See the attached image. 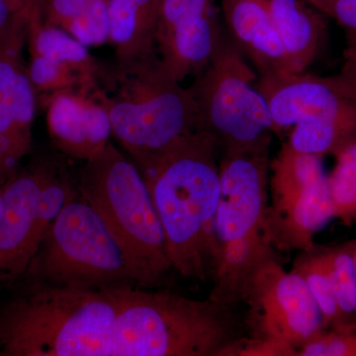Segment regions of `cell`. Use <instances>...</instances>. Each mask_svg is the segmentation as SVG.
Here are the masks:
<instances>
[{
    "instance_id": "1",
    "label": "cell",
    "mask_w": 356,
    "mask_h": 356,
    "mask_svg": "<svg viewBox=\"0 0 356 356\" xmlns=\"http://www.w3.org/2000/svg\"><path fill=\"white\" fill-rule=\"evenodd\" d=\"M219 153L207 134L196 131L134 163L151 194L173 270L201 282L213 280L219 262Z\"/></svg>"
},
{
    "instance_id": "2",
    "label": "cell",
    "mask_w": 356,
    "mask_h": 356,
    "mask_svg": "<svg viewBox=\"0 0 356 356\" xmlns=\"http://www.w3.org/2000/svg\"><path fill=\"white\" fill-rule=\"evenodd\" d=\"M121 288H11L0 303V356H110Z\"/></svg>"
},
{
    "instance_id": "3",
    "label": "cell",
    "mask_w": 356,
    "mask_h": 356,
    "mask_svg": "<svg viewBox=\"0 0 356 356\" xmlns=\"http://www.w3.org/2000/svg\"><path fill=\"white\" fill-rule=\"evenodd\" d=\"M234 307L166 290L120 289L110 356H229L245 339Z\"/></svg>"
},
{
    "instance_id": "4",
    "label": "cell",
    "mask_w": 356,
    "mask_h": 356,
    "mask_svg": "<svg viewBox=\"0 0 356 356\" xmlns=\"http://www.w3.org/2000/svg\"><path fill=\"white\" fill-rule=\"evenodd\" d=\"M269 147L221 154V194L215 221L219 262L209 297L235 308L248 281L275 259L269 235Z\"/></svg>"
},
{
    "instance_id": "5",
    "label": "cell",
    "mask_w": 356,
    "mask_h": 356,
    "mask_svg": "<svg viewBox=\"0 0 356 356\" xmlns=\"http://www.w3.org/2000/svg\"><path fill=\"white\" fill-rule=\"evenodd\" d=\"M180 83L158 54L130 63H102L95 92L108 112L112 135L135 163L198 131L193 95Z\"/></svg>"
},
{
    "instance_id": "6",
    "label": "cell",
    "mask_w": 356,
    "mask_h": 356,
    "mask_svg": "<svg viewBox=\"0 0 356 356\" xmlns=\"http://www.w3.org/2000/svg\"><path fill=\"white\" fill-rule=\"evenodd\" d=\"M77 191L125 255L138 285L165 284L172 268L163 228L139 168L112 143L86 161Z\"/></svg>"
},
{
    "instance_id": "7",
    "label": "cell",
    "mask_w": 356,
    "mask_h": 356,
    "mask_svg": "<svg viewBox=\"0 0 356 356\" xmlns=\"http://www.w3.org/2000/svg\"><path fill=\"white\" fill-rule=\"evenodd\" d=\"M33 284L104 289L137 286L138 283L104 222L76 195L47 229L38 250L14 286Z\"/></svg>"
},
{
    "instance_id": "8",
    "label": "cell",
    "mask_w": 356,
    "mask_h": 356,
    "mask_svg": "<svg viewBox=\"0 0 356 356\" xmlns=\"http://www.w3.org/2000/svg\"><path fill=\"white\" fill-rule=\"evenodd\" d=\"M252 64L225 35L219 49L191 86L198 111V131L220 153L270 146L273 121L257 88Z\"/></svg>"
},
{
    "instance_id": "9",
    "label": "cell",
    "mask_w": 356,
    "mask_h": 356,
    "mask_svg": "<svg viewBox=\"0 0 356 356\" xmlns=\"http://www.w3.org/2000/svg\"><path fill=\"white\" fill-rule=\"evenodd\" d=\"M242 301L248 305L245 325L250 339L286 346L296 356L301 344L325 330L305 281L295 271L285 270L277 257L255 271Z\"/></svg>"
},
{
    "instance_id": "10",
    "label": "cell",
    "mask_w": 356,
    "mask_h": 356,
    "mask_svg": "<svg viewBox=\"0 0 356 356\" xmlns=\"http://www.w3.org/2000/svg\"><path fill=\"white\" fill-rule=\"evenodd\" d=\"M269 235L275 250L310 252L314 236L334 216L329 175L322 161L286 159L269 177Z\"/></svg>"
},
{
    "instance_id": "11",
    "label": "cell",
    "mask_w": 356,
    "mask_h": 356,
    "mask_svg": "<svg viewBox=\"0 0 356 356\" xmlns=\"http://www.w3.org/2000/svg\"><path fill=\"white\" fill-rule=\"evenodd\" d=\"M257 88L266 99L276 135L301 122L356 112V88L341 74H257Z\"/></svg>"
},
{
    "instance_id": "12",
    "label": "cell",
    "mask_w": 356,
    "mask_h": 356,
    "mask_svg": "<svg viewBox=\"0 0 356 356\" xmlns=\"http://www.w3.org/2000/svg\"><path fill=\"white\" fill-rule=\"evenodd\" d=\"M43 156L33 158L2 185L0 217V291L10 290L22 277L44 235L38 210Z\"/></svg>"
},
{
    "instance_id": "13",
    "label": "cell",
    "mask_w": 356,
    "mask_h": 356,
    "mask_svg": "<svg viewBox=\"0 0 356 356\" xmlns=\"http://www.w3.org/2000/svg\"><path fill=\"white\" fill-rule=\"evenodd\" d=\"M95 86H76L47 95V124L51 142L70 158L88 161L110 142L108 112L96 95Z\"/></svg>"
},
{
    "instance_id": "14",
    "label": "cell",
    "mask_w": 356,
    "mask_h": 356,
    "mask_svg": "<svg viewBox=\"0 0 356 356\" xmlns=\"http://www.w3.org/2000/svg\"><path fill=\"white\" fill-rule=\"evenodd\" d=\"M229 38L257 74H292L266 0H221Z\"/></svg>"
},
{
    "instance_id": "15",
    "label": "cell",
    "mask_w": 356,
    "mask_h": 356,
    "mask_svg": "<svg viewBox=\"0 0 356 356\" xmlns=\"http://www.w3.org/2000/svg\"><path fill=\"white\" fill-rule=\"evenodd\" d=\"M224 36L216 14H209L156 36V54L170 76L181 83L210 64Z\"/></svg>"
},
{
    "instance_id": "16",
    "label": "cell",
    "mask_w": 356,
    "mask_h": 356,
    "mask_svg": "<svg viewBox=\"0 0 356 356\" xmlns=\"http://www.w3.org/2000/svg\"><path fill=\"white\" fill-rule=\"evenodd\" d=\"M274 28L292 74H301L317 58L325 22L324 14L306 0H266Z\"/></svg>"
},
{
    "instance_id": "17",
    "label": "cell",
    "mask_w": 356,
    "mask_h": 356,
    "mask_svg": "<svg viewBox=\"0 0 356 356\" xmlns=\"http://www.w3.org/2000/svg\"><path fill=\"white\" fill-rule=\"evenodd\" d=\"M161 0H111L109 43L115 62L130 63L156 55Z\"/></svg>"
},
{
    "instance_id": "18",
    "label": "cell",
    "mask_w": 356,
    "mask_h": 356,
    "mask_svg": "<svg viewBox=\"0 0 356 356\" xmlns=\"http://www.w3.org/2000/svg\"><path fill=\"white\" fill-rule=\"evenodd\" d=\"M111 0H43L39 17L69 33L86 47L109 43Z\"/></svg>"
},
{
    "instance_id": "19",
    "label": "cell",
    "mask_w": 356,
    "mask_h": 356,
    "mask_svg": "<svg viewBox=\"0 0 356 356\" xmlns=\"http://www.w3.org/2000/svg\"><path fill=\"white\" fill-rule=\"evenodd\" d=\"M27 13H16L0 33V184L6 181L7 139L11 126L14 89L24 65L23 49L27 44Z\"/></svg>"
},
{
    "instance_id": "20",
    "label": "cell",
    "mask_w": 356,
    "mask_h": 356,
    "mask_svg": "<svg viewBox=\"0 0 356 356\" xmlns=\"http://www.w3.org/2000/svg\"><path fill=\"white\" fill-rule=\"evenodd\" d=\"M27 44L30 56H40L69 65L89 81L96 83L102 63L88 47L56 26L46 24L36 11L27 13Z\"/></svg>"
},
{
    "instance_id": "21",
    "label": "cell",
    "mask_w": 356,
    "mask_h": 356,
    "mask_svg": "<svg viewBox=\"0 0 356 356\" xmlns=\"http://www.w3.org/2000/svg\"><path fill=\"white\" fill-rule=\"evenodd\" d=\"M356 132V112L301 122L288 131L287 144L298 153L323 158L334 154Z\"/></svg>"
},
{
    "instance_id": "22",
    "label": "cell",
    "mask_w": 356,
    "mask_h": 356,
    "mask_svg": "<svg viewBox=\"0 0 356 356\" xmlns=\"http://www.w3.org/2000/svg\"><path fill=\"white\" fill-rule=\"evenodd\" d=\"M36 103V91L23 65L14 89L11 126L7 139L6 181L19 170L22 159L31 153Z\"/></svg>"
},
{
    "instance_id": "23",
    "label": "cell",
    "mask_w": 356,
    "mask_h": 356,
    "mask_svg": "<svg viewBox=\"0 0 356 356\" xmlns=\"http://www.w3.org/2000/svg\"><path fill=\"white\" fill-rule=\"evenodd\" d=\"M292 270L305 281L321 312L325 329L331 327L332 330L356 331V327L344 318L337 304L324 250L317 252L313 248L310 252H302L295 261Z\"/></svg>"
},
{
    "instance_id": "24",
    "label": "cell",
    "mask_w": 356,
    "mask_h": 356,
    "mask_svg": "<svg viewBox=\"0 0 356 356\" xmlns=\"http://www.w3.org/2000/svg\"><path fill=\"white\" fill-rule=\"evenodd\" d=\"M334 156L337 163L329 175L334 216L351 225L356 222V132Z\"/></svg>"
},
{
    "instance_id": "25",
    "label": "cell",
    "mask_w": 356,
    "mask_h": 356,
    "mask_svg": "<svg viewBox=\"0 0 356 356\" xmlns=\"http://www.w3.org/2000/svg\"><path fill=\"white\" fill-rule=\"evenodd\" d=\"M324 254L339 309L356 327V274L350 245L324 250Z\"/></svg>"
},
{
    "instance_id": "26",
    "label": "cell",
    "mask_w": 356,
    "mask_h": 356,
    "mask_svg": "<svg viewBox=\"0 0 356 356\" xmlns=\"http://www.w3.org/2000/svg\"><path fill=\"white\" fill-rule=\"evenodd\" d=\"M33 88L38 95H50L76 86H95L69 65L40 56H30L26 67Z\"/></svg>"
},
{
    "instance_id": "27",
    "label": "cell",
    "mask_w": 356,
    "mask_h": 356,
    "mask_svg": "<svg viewBox=\"0 0 356 356\" xmlns=\"http://www.w3.org/2000/svg\"><path fill=\"white\" fill-rule=\"evenodd\" d=\"M212 13L214 0H161L156 36Z\"/></svg>"
},
{
    "instance_id": "28",
    "label": "cell",
    "mask_w": 356,
    "mask_h": 356,
    "mask_svg": "<svg viewBox=\"0 0 356 356\" xmlns=\"http://www.w3.org/2000/svg\"><path fill=\"white\" fill-rule=\"evenodd\" d=\"M297 356H356V332L324 330L301 344Z\"/></svg>"
},
{
    "instance_id": "29",
    "label": "cell",
    "mask_w": 356,
    "mask_h": 356,
    "mask_svg": "<svg viewBox=\"0 0 356 356\" xmlns=\"http://www.w3.org/2000/svg\"><path fill=\"white\" fill-rule=\"evenodd\" d=\"M346 31V39L356 35V0H306Z\"/></svg>"
},
{
    "instance_id": "30",
    "label": "cell",
    "mask_w": 356,
    "mask_h": 356,
    "mask_svg": "<svg viewBox=\"0 0 356 356\" xmlns=\"http://www.w3.org/2000/svg\"><path fill=\"white\" fill-rule=\"evenodd\" d=\"M343 56V67L339 74L356 88V56Z\"/></svg>"
},
{
    "instance_id": "31",
    "label": "cell",
    "mask_w": 356,
    "mask_h": 356,
    "mask_svg": "<svg viewBox=\"0 0 356 356\" xmlns=\"http://www.w3.org/2000/svg\"><path fill=\"white\" fill-rule=\"evenodd\" d=\"M16 13L24 11L26 13L38 11L43 0H8Z\"/></svg>"
},
{
    "instance_id": "32",
    "label": "cell",
    "mask_w": 356,
    "mask_h": 356,
    "mask_svg": "<svg viewBox=\"0 0 356 356\" xmlns=\"http://www.w3.org/2000/svg\"><path fill=\"white\" fill-rule=\"evenodd\" d=\"M15 13L16 11L14 10L8 0H0V33L8 24L9 21Z\"/></svg>"
},
{
    "instance_id": "33",
    "label": "cell",
    "mask_w": 356,
    "mask_h": 356,
    "mask_svg": "<svg viewBox=\"0 0 356 356\" xmlns=\"http://www.w3.org/2000/svg\"><path fill=\"white\" fill-rule=\"evenodd\" d=\"M343 55L356 56V35L346 39V48L344 50Z\"/></svg>"
},
{
    "instance_id": "34",
    "label": "cell",
    "mask_w": 356,
    "mask_h": 356,
    "mask_svg": "<svg viewBox=\"0 0 356 356\" xmlns=\"http://www.w3.org/2000/svg\"><path fill=\"white\" fill-rule=\"evenodd\" d=\"M350 245L351 254H353V264H355V274H356V240L348 242Z\"/></svg>"
}]
</instances>
